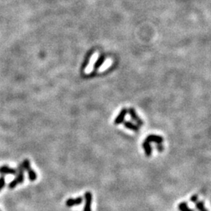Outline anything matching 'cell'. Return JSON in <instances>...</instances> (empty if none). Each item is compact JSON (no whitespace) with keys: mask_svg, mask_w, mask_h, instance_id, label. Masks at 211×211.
I'll use <instances>...</instances> for the list:
<instances>
[{"mask_svg":"<svg viewBox=\"0 0 211 211\" xmlns=\"http://www.w3.org/2000/svg\"><path fill=\"white\" fill-rule=\"evenodd\" d=\"M21 164L22 166H23V170H25L28 173L29 180L31 181H32V182L33 181H35L37 178H38V176H37L36 171H34V170H32V168H31V163H30L29 160L25 159L23 161V163H22Z\"/></svg>","mask_w":211,"mask_h":211,"instance_id":"cell-1","label":"cell"},{"mask_svg":"<svg viewBox=\"0 0 211 211\" xmlns=\"http://www.w3.org/2000/svg\"><path fill=\"white\" fill-rule=\"evenodd\" d=\"M99 56V52H95V53H94L93 55H92V57L90 58V60H89V64L87 65L86 68H85V74H90V73H92V71H93L94 65H95V63H96V62L97 61Z\"/></svg>","mask_w":211,"mask_h":211,"instance_id":"cell-2","label":"cell"},{"mask_svg":"<svg viewBox=\"0 0 211 211\" xmlns=\"http://www.w3.org/2000/svg\"><path fill=\"white\" fill-rule=\"evenodd\" d=\"M85 206L84 211H92V194L91 192H86L85 193Z\"/></svg>","mask_w":211,"mask_h":211,"instance_id":"cell-3","label":"cell"},{"mask_svg":"<svg viewBox=\"0 0 211 211\" xmlns=\"http://www.w3.org/2000/svg\"><path fill=\"white\" fill-rule=\"evenodd\" d=\"M83 199L82 197L79 196L77 198H69L67 201H66V206L67 207H73V206H79L80 204L82 203Z\"/></svg>","mask_w":211,"mask_h":211,"instance_id":"cell-4","label":"cell"},{"mask_svg":"<svg viewBox=\"0 0 211 211\" xmlns=\"http://www.w3.org/2000/svg\"><path fill=\"white\" fill-rule=\"evenodd\" d=\"M0 174H11V175H16L17 174L16 169L7 166V165H3V166L0 167Z\"/></svg>","mask_w":211,"mask_h":211,"instance_id":"cell-5","label":"cell"},{"mask_svg":"<svg viewBox=\"0 0 211 211\" xmlns=\"http://www.w3.org/2000/svg\"><path fill=\"white\" fill-rule=\"evenodd\" d=\"M23 168L22 164H20L18 167V173L16 174L17 176L15 179L16 180V181L18 182V184H22L24 181V173H23Z\"/></svg>","mask_w":211,"mask_h":211,"instance_id":"cell-6","label":"cell"},{"mask_svg":"<svg viewBox=\"0 0 211 211\" xmlns=\"http://www.w3.org/2000/svg\"><path fill=\"white\" fill-rule=\"evenodd\" d=\"M112 64H113V59H111V58H107V60H106V61H105L104 63L100 66V67L99 68L98 71H99V72H103V71H105V70H107V69L110 67V66L112 65Z\"/></svg>","mask_w":211,"mask_h":211,"instance_id":"cell-7","label":"cell"},{"mask_svg":"<svg viewBox=\"0 0 211 211\" xmlns=\"http://www.w3.org/2000/svg\"><path fill=\"white\" fill-rule=\"evenodd\" d=\"M146 142H156V143H161L163 142V139L160 136H156V135H150L149 136L148 139H146Z\"/></svg>","mask_w":211,"mask_h":211,"instance_id":"cell-8","label":"cell"},{"mask_svg":"<svg viewBox=\"0 0 211 211\" xmlns=\"http://www.w3.org/2000/svg\"><path fill=\"white\" fill-rule=\"evenodd\" d=\"M143 148H144V151L146 156H150L152 155V147L149 145V143L147 142H145L144 144H143Z\"/></svg>","mask_w":211,"mask_h":211,"instance_id":"cell-9","label":"cell"},{"mask_svg":"<svg viewBox=\"0 0 211 211\" xmlns=\"http://www.w3.org/2000/svg\"><path fill=\"white\" fill-rule=\"evenodd\" d=\"M178 209L180 211H194L191 208H189V206H188V203L185 202H181L178 205Z\"/></svg>","mask_w":211,"mask_h":211,"instance_id":"cell-10","label":"cell"},{"mask_svg":"<svg viewBox=\"0 0 211 211\" xmlns=\"http://www.w3.org/2000/svg\"><path fill=\"white\" fill-rule=\"evenodd\" d=\"M195 206L199 211H208L207 209L204 206L203 202H202V201H199V202H195Z\"/></svg>","mask_w":211,"mask_h":211,"instance_id":"cell-11","label":"cell"},{"mask_svg":"<svg viewBox=\"0 0 211 211\" xmlns=\"http://www.w3.org/2000/svg\"><path fill=\"white\" fill-rule=\"evenodd\" d=\"M18 182L16 181V179H13V181H11L10 182H9V189H13V188H15L16 187V186L18 185Z\"/></svg>","mask_w":211,"mask_h":211,"instance_id":"cell-12","label":"cell"},{"mask_svg":"<svg viewBox=\"0 0 211 211\" xmlns=\"http://www.w3.org/2000/svg\"><path fill=\"white\" fill-rule=\"evenodd\" d=\"M5 185V177H4V176H1V177H0V191L3 188Z\"/></svg>","mask_w":211,"mask_h":211,"instance_id":"cell-13","label":"cell"},{"mask_svg":"<svg viewBox=\"0 0 211 211\" xmlns=\"http://www.w3.org/2000/svg\"><path fill=\"white\" fill-rule=\"evenodd\" d=\"M190 200L193 202H196L197 200H198V195H194L191 197Z\"/></svg>","mask_w":211,"mask_h":211,"instance_id":"cell-14","label":"cell"},{"mask_svg":"<svg viewBox=\"0 0 211 211\" xmlns=\"http://www.w3.org/2000/svg\"><path fill=\"white\" fill-rule=\"evenodd\" d=\"M157 149H158V151H160V152H162L163 150H164V147H163L162 146H157Z\"/></svg>","mask_w":211,"mask_h":211,"instance_id":"cell-15","label":"cell"},{"mask_svg":"<svg viewBox=\"0 0 211 211\" xmlns=\"http://www.w3.org/2000/svg\"><path fill=\"white\" fill-rule=\"evenodd\" d=\"M0 211H1V210H0Z\"/></svg>","mask_w":211,"mask_h":211,"instance_id":"cell-16","label":"cell"}]
</instances>
